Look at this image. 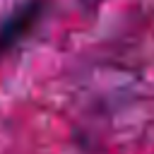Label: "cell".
<instances>
[{
	"instance_id": "cell-1",
	"label": "cell",
	"mask_w": 154,
	"mask_h": 154,
	"mask_svg": "<svg viewBox=\"0 0 154 154\" xmlns=\"http://www.w3.org/2000/svg\"><path fill=\"white\" fill-rule=\"evenodd\" d=\"M43 10H46L43 0H29L22 7H17L12 17L0 22V53L12 48L17 41H22L31 31V26L38 24V19L43 17Z\"/></svg>"
}]
</instances>
